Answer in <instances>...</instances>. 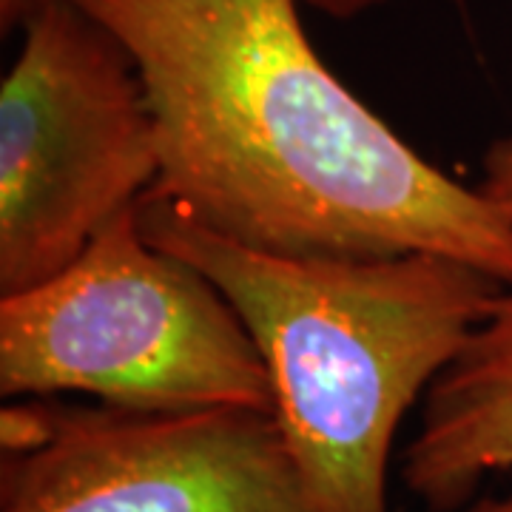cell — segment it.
Listing matches in <instances>:
<instances>
[{
	"instance_id": "cell-8",
	"label": "cell",
	"mask_w": 512,
	"mask_h": 512,
	"mask_svg": "<svg viewBox=\"0 0 512 512\" xmlns=\"http://www.w3.org/2000/svg\"><path fill=\"white\" fill-rule=\"evenodd\" d=\"M382 3L384 0H305V6H311L316 12L339 20L365 15L367 9H376V6H382Z\"/></svg>"
},
{
	"instance_id": "cell-9",
	"label": "cell",
	"mask_w": 512,
	"mask_h": 512,
	"mask_svg": "<svg viewBox=\"0 0 512 512\" xmlns=\"http://www.w3.org/2000/svg\"><path fill=\"white\" fill-rule=\"evenodd\" d=\"M46 0H0V29L12 32L23 29V23L35 15Z\"/></svg>"
},
{
	"instance_id": "cell-4",
	"label": "cell",
	"mask_w": 512,
	"mask_h": 512,
	"mask_svg": "<svg viewBox=\"0 0 512 512\" xmlns=\"http://www.w3.org/2000/svg\"><path fill=\"white\" fill-rule=\"evenodd\" d=\"M160 180L126 46L74 0H46L0 83V296L60 274Z\"/></svg>"
},
{
	"instance_id": "cell-1",
	"label": "cell",
	"mask_w": 512,
	"mask_h": 512,
	"mask_svg": "<svg viewBox=\"0 0 512 512\" xmlns=\"http://www.w3.org/2000/svg\"><path fill=\"white\" fill-rule=\"evenodd\" d=\"M134 60L160 143L148 191L288 256L436 251L512 288V222L336 77L305 0H74Z\"/></svg>"
},
{
	"instance_id": "cell-5",
	"label": "cell",
	"mask_w": 512,
	"mask_h": 512,
	"mask_svg": "<svg viewBox=\"0 0 512 512\" xmlns=\"http://www.w3.org/2000/svg\"><path fill=\"white\" fill-rule=\"evenodd\" d=\"M0 512H316L274 413L6 399Z\"/></svg>"
},
{
	"instance_id": "cell-10",
	"label": "cell",
	"mask_w": 512,
	"mask_h": 512,
	"mask_svg": "<svg viewBox=\"0 0 512 512\" xmlns=\"http://www.w3.org/2000/svg\"><path fill=\"white\" fill-rule=\"evenodd\" d=\"M467 512H512V493L501 495V498H481Z\"/></svg>"
},
{
	"instance_id": "cell-7",
	"label": "cell",
	"mask_w": 512,
	"mask_h": 512,
	"mask_svg": "<svg viewBox=\"0 0 512 512\" xmlns=\"http://www.w3.org/2000/svg\"><path fill=\"white\" fill-rule=\"evenodd\" d=\"M476 188L512 222V131L487 148L481 183Z\"/></svg>"
},
{
	"instance_id": "cell-3",
	"label": "cell",
	"mask_w": 512,
	"mask_h": 512,
	"mask_svg": "<svg viewBox=\"0 0 512 512\" xmlns=\"http://www.w3.org/2000/svg\"><path fill=\"white\" fill-rule=\"evenodd\" d=\"M0 393L274 413L268 365L248 325L200 268L148 242L140 202L60 274L0 296Z\"/></svg>"
},
{
	"instance_id": "cell-2",
	"label": "cell",
	"mask_w": 512,
	"mask_h": 512,
	"mask_svg": "<svg viewBox=\"0 0 512 512\" xmlns=\"http://www.w3.org/2000/svg\"><path fill=\"white\" fill-rule=\"evenodd\" d=\"M140 222L151 245L200 268L248 325L313 510L393 512L387 473L399 424L507 285L436 251H262L151 194Z\"/></svg>"
},
{
	"instance_id": "cell-6",
	"label": "cell",
	"mask_w": 512,
	"mask_h": 512,
	"mask_svg": "<svg viewBox=\"0 0 512 512\" xmlns=\"http://www.w3.org/2000/svg\"><path fill=\"white\" fill-rule=\"evenodd\" d=\"M512 467V288L421 399L404 447V487L430 512L464 507L484 476Z\"/></svg>"
}]
</instances>
